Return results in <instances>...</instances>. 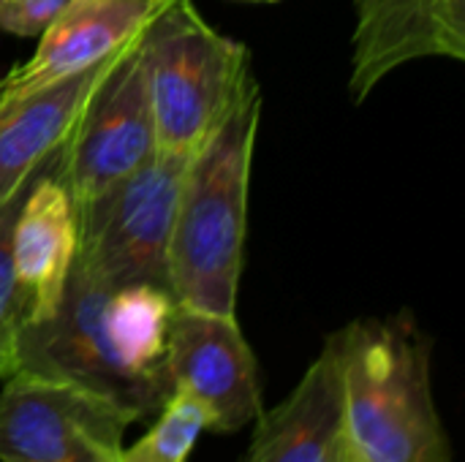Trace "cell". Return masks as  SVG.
Listing matches in <instances>:
<instances>
[{
  "instance_id": "obj_1",
  "label": "cell",
  "mask_w": 465,
  "mask_h": 462,
  "mask_svg": "<svg viewBox=\"0 0 465 462\" xmlns=\"http://www.w3.org/2000/svg\"><path fill=\"white\" fill-rule=\"evenodd\" d=\"M259 123L262 90L251 84L188 163L166 253L169 289L183 308L237 319Z\"/></svg>"
},
{
  "instance_id": "obj_2",
  "label": "cell",
  "mask_w": 465,
  "mask_h": 462,
  "mask_svg": "<svg viewBox=\"0 0 465 462\" xmlns=\"http://www.w3.org/2000/svg\"><path fill=\"white\" fill-rule=\"evenodd\" d=\"M346 462H452L430 387V340L401 313L343 327Z\"/></svg>"
},
{
  "instance_id": "obj_3",
  "label": "cell",
  "mask_w": 465,
  "mask_h": 462,
  "mask_svg": "<svg viewBox=\"0 0 465 462\" xmlns=\"http://www.w3.org/2000/svg\"><path fill=\"white\" fill-rule=\"evenodd\" d=\"M142 46L158 152L191 158L256 84L251 52L215 30L193 0H163Z\"/></svg>"
},
{
  "instance_id": "obj_4",
  "label": "cell",
  "mask_w": 465,
  "mask_h": 462,
  "mask_svg": "<svg viewBox=\"0 0 465 462\" xmlns=\"http://www.w3.org/2000/svg\"><path fill=\"white\" fill-rule=\"evenodd\" d=\"M191 158L155 152L117 185L74 207V261L112 286L153 283L169 289L166 253Z\"/></svg>"
},
{
  "instance_id": "obj_5",
  "label": "cell",
  "mask_w": 465,
  "mask_h": 462,
  "mask_svg": "<svg viewBox=\"0 0 465 462\" xmlns=\"http://www.w3.org/2000/svg\"><path fill=\"white\" fill-rule=\"evenodd\" d=\"M139 419L76 384L14 370L0 387V462H120Z\"/></svg>"
},
{
  "instance_id": "obj_6",
  "label": "cell",
  "mask_w": 465,
  "mask_h": 462,
  "mask_svg": "<svg viewBox=\"0 0 465 462\" xmlns=\"http://www.w3.org/2000/svg\"><path fill=\"white\" fill-rule=\"evenodd\" d=\"M142 33L144 27L125 44L63 147L60 177L74 207L93 202L158 152Z\"/></svg>"
},
{
  "instance_id": "obj_7",
  "label": "cell",
  "mask_w": 465,
  "mask_h": 462,
  "mask_svg": "<svg viewBox=\"0 0 465 462\" xmlns=\"http://www.w3.org/2000/svg\"><path fill=\"white\" fill-rule=\"evenodd\" d=\"M166 370L177 392L207 408L215 433H237L264 411L256 357L237 319L177 305Z\"/></svg>"
},
{
  "instance_id": "obj_8",
  "label": "cell",
  "mask_w": 465,
  "mask_h": 462,
  "mask_svg": "<svg viewBox=\"0 0 465 462\" xmlns=\"http://www.w3.org/2000/svg\"><path fill=\"white\" fill-rule=\"evenodd\" d=\"M349 90L362 103L392 71L465 57V0H354Z\"/></svg>"
},
{
  "instance_id": "obj_9",
  "label": "cell",
  "mask_w": 465,
  "mask_h": 462,
  "mask_svg": "<svg viewBox=\"0 0 465 462\" xmlns=\"http://www.w3.org/2000/svg\"><path fill=\"white\" fill-rule=\"evenodd\" d=\"M242 462H341L346 444L343 329L332 332L300 384L253 422Z\"/></svg>"
},
{
  "instance_id": "obj_10",
  "label": "cell",
  "mask_w": 465,
  "mask_h": 462,
  "mask_svg": "<svg viewBox=\"0 0 465 462\" xmlns=\"http://www.w3.org/2000/svg\"><path fill=\"white\" fill-rule=\"evenodd\" d=\"M163 0H68L41 30L35 52L0 76V106L65 79L128 44Z\"/></svg>"
},
{
  "instance_id": "obj_11",
  "label": "cell",
  "mask_w": 465,
  "mask_h": 462,
  "mask_svg": "<svg viewBox=\"0 0 465 462\" xmlns=\"http://www.w3.org/2000/svg\"><path fill=\"white\" fill-rule=\"evenodd\" d=\"M63 147L33 180L11 231V261L25 324L54 313L76 259V210L60 177Z\"/></svg>"
},
{
  "instance_id": "obj_12",
  "label": "cell",
  "mask_w": 465,
  "mask_h": 462,
  "mask_svg": "<svg viewBox=\"0 0 465 462\" xmlns=\"http://www.w3.org/2000/svg\"><path fill=\"white\" fill-rule=\"evenodd\" d=\"M123 49L125 44L109 57L0 106V207L68 142L90 95L112 71Z\"/></svg>"
},
{
  "instance_id": "obj_13",
  "label": "cell",
  "mask_w": 465,
  "mask_h": 462,
  "mask_svg": "<svg viewBox=\"0 0 465 462\" xmlns=\"http://www.w3.org/2000/svg\"><path fill=\"white\" fill-rule=\"evenodd\" d=\"M210 428L207 408L174 389L158 411V422L134 447L120 452V462H188L196 441Z\"/></svg>"
},
{
  "instance_id": "obj_14",
  "label": "cell",
  "mask_w": 465,
  "mask_h": 462,
  "mask_svg": "<svg viewBox=\"0 0 465 462\" xmlns=\"http://www.w3.org/2000/svg\"><path fill=\"white\" fill-rule=\"evenodd\" d=\"M57 155V152H54ZM52 163V161H49ZM46 163V166H49ZM44 166V169H46ZM41 169V172H44ZM38 172V174H41ZM35 174V177H38ZM33 177V180H35ZM33 180L19 188L3 207H0V381L14 373V349H16V332L25 324V305L19 297V286L14 278V261H11V231L16 212L22 207V199L27 196Z\"/></svg>"
},
{
  "instance_id": "obj_15",
  "label": "cell",
  "mask_w": 465,
  "mask_h": 462,
  "mask_svg": "<svg viewBox=\"0 0 465 462\" xmlns=\"http://www.w3.org/2000/svg\"><path fill=\"white\" fill-rule=\"evenodd\" d=\"M68 0H0V30L30 38L60 14Z\"/></svg>"
},
{
  "instance_id": "obj_16",
  "label": "cell",
  "mask_w": 465,
  "mask_h": 462,
  "mask_svg": "<svg viewBox=\"0 0 465 462\" xmlns=\"http://www.w3.org/2000/svg\"><path fill=\"white\" fill-rule=\"evenodd\" d=\"M248 3H275V0H248Z\"/></svg>"
},
{
  "instance_id": "obj_17",
  "label": "cell",
  "mask_w": 465,
  "mask_h": 462,
  "mask_svg": "<svg viewBox=\"0 0 465 462\" xmlns=\"http://www.w3.org/2000/svg\"><path fill=\"white\" fill-rule=\"evenodd\" d=\"M341 462H346V457H341Z\"/></svg>"
}]
</instances>
